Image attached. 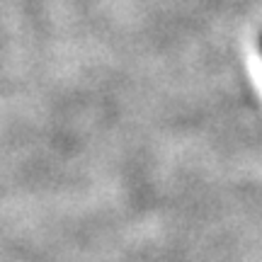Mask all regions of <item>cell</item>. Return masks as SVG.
<instances>
[]
</instances>
